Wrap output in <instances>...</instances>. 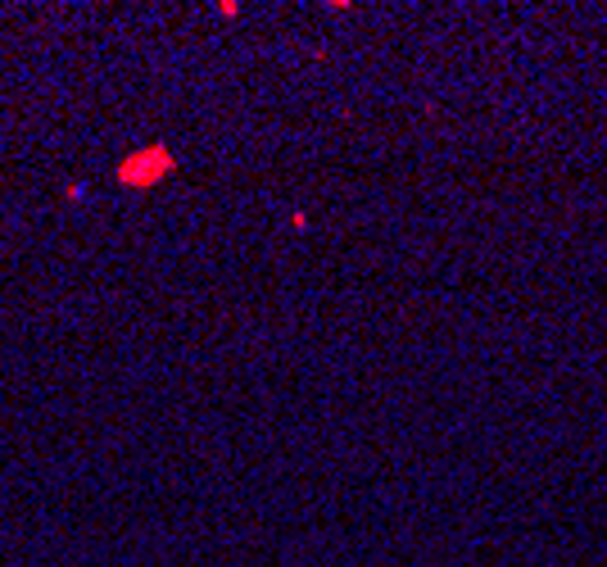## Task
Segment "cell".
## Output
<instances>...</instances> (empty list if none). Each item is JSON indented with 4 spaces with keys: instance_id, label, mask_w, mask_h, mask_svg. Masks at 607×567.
<instances>
[{
    "instance_id": "cell-1",
    "label": "cell",
    "mask_w": 607,
    "mask_h": 567,
    "mask_svg": "<svg viewBox=\"0 0 607 567\" xmlns=\"http://www.w3.org/2000/svg\"><path fill=\"white\" fill-rule=\"evenodd\" d=\"M172 172H177V159H172L168 145H145V150H132L127 159H122L114 177L122 182V187H132V191H150L164 177H172Z\"/></svg>"
},
{
    "instance_id": "cell-2",
    "label": "cell",
    "mask_w": 607,
    "mask_h": 567,
    "mask_svg": "<svg viewBox=\"0 0 607 567\" xmlns=\"http://www.w3.org/2000/svg\"><path fill=\"white\" fill-rule=\"evenodd\" d=\"M218 14H222V19H236L241 5H236V0H227V5H218Z\"/></svg>"
}]
</instances>
